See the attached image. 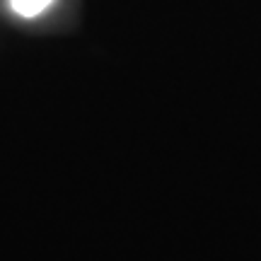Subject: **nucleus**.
Returning a JSON list of instances; mask_svg holds the SVG:
<instances>
[{
	"label": "nucleus",
	"instance_id": "1",
	"mask_svg": "<svg viewBox=\"0 0 261 261\" xmlns=\"http://www.w3.org/2000/svg\"><path fill=\"white\" fill-rule=\"evenodd\" d=\"M51 3H54V0H10L12 10H15L17 15H22V17H34V15H41Z\"/></svg>",
	"mask_w": 261,
	"mask_h": 261
}]
</instances>
